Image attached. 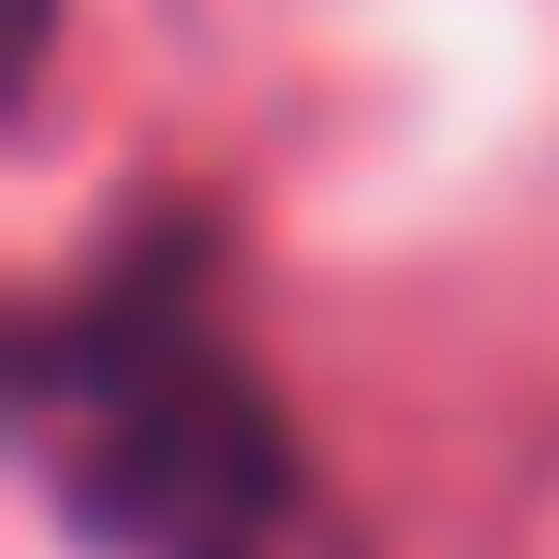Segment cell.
Returning <instances> with one entry per match:
<instances>
[{"label":"cell","mask_w":559,"mask_h":559,"mask_svg":"<svg viewBox=\"0 0 559 559\" xmlns=\"http://www.w3.org/2000/svg\"><path fill=\"white\" fill-rule=\"evenodd\" d=\"M29 456L133 559H265L295 531V472L251 354L222 338L192 265H88L29 324Z\"/></svg>","instance_id":"obj_1"}]
</instances>
